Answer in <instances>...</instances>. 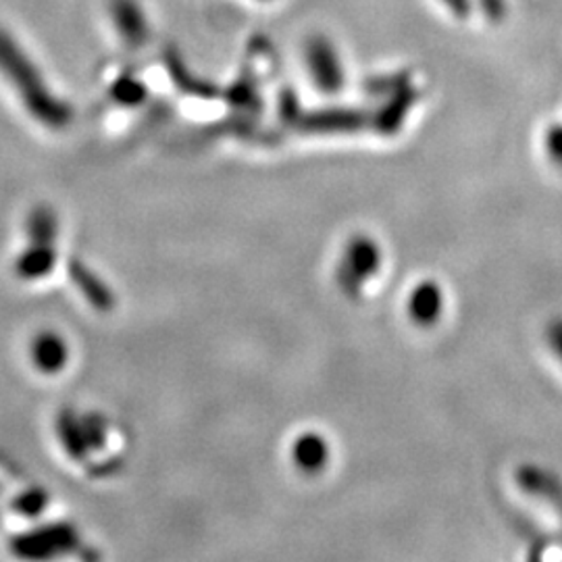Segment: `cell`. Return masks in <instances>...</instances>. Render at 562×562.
Here are the masks:
<instances>
[{
	"label": "cell",
	"mask_w": 562,
	"mask_h": 562,
	"mask_svg": "<svg viewBox=\"0 0 562 562\" xmlns=\"http://www.w3.org/2000/svg\"><path fill=\"white\" fill-rule=\"evenodd\" d=\"M0 71L18 88L21 99L27 104L32 115H36L46 125H55V127H60L69 121L71 117L69 106H65L46 88L36 65L27 59L20 44L2 30H0Z\"/></svg>",
	"instance_id": "1"
},
{
	"label": "cell",
	"mask_w": 562,
	"mask_h": 562,
	"mask_svg": "<svg viewBox=\"0 0 562 562\" xmlns=\"http://www.w3.org/2000/svg\"><path fill=\"white\" fill-rule=\"evenodd\" d=\"M304 53L313 81L323 92H338L344 86V69L336 46L325 36H311Z\"/></svg>",
	"instance_id": "2"
},
{
	"label": "cell",
	"mask_w": 562,
	"mask_h": 562,
	"mask_svg": "<svg viewBox=\"0 0 562 562\" xmlns=\"http://www.w3.org/2000/svg\"><path fill=\"white\" fill-rule=\"evenodd\" d=\"M111 18L115 21L121 38L130 46H140L148 38V23L136 0H113Z\"/></svg>",
	"instance_id": "3"
},
{
	"label": "cell",
	"mask_w": 562,
	"mask_h": 562,
	"mask_svg": "<svg viewBox=\"0 0 562 562\" xmlns=\"http://www.w3.org/2000/svg\"><path fill=\"white\" fill-rule=\"evenodd\" d=\"M32 359L44 373H57L67 361V348L55 334H44L32 346Z\"/></svg>",
	"instance_id": "4"
},
{
	"label": "cell",
	"mask_w": 562,
	"mask_h": 562,
	"mask_svg": "<svg viewBox=\"0 0 562 562\" xmlns=\"http://www.w3.org/2000/svg\"><path fill=\"white\" fill-rule=\"evenodd\" d=\"M71 273L76 278V283L86 292V296L90 301L94 302L97 306H109L111 296H109V292H106V288L102 285L101 281H97L94 276H90L86 269H81L78 265L71 267Z\"/></svg>",
	"instance_id": "5"
},
{
	"label": "cell",
	"mask_w": 562,
	"mask_h": 562,
	"mask_svg": "<svg viewBox=\"0 0 562 562\" xmlns=\"http://www.w3.org/2000/svg\"><path fill=\"white\" fill-rule=\"evenodd\" d=\"M53 267V255L42 246L36 250H30L20 262V271L25 278H38Z\"/></svg>",
	"instance_id": "6"
},
{
	"label": "cell",
	"mask_w": 562,
	"mask_h": 562,
	"mask_svg": "<svg viewBox=\"0 0 562 562\" xmlns=\"http://www.w3.org/2000/svg\"><path fill=\"white\" fill-rule=\"evenodd\" d=\"M32 234H34V238H36V240H50V236L55 234L53 217H50L48 213H36V217H34V225H32Z\"/></svg>",
	"instance_id": "7"
},
{
	"label": "cell",
	"mask_w": 562,
	"mask_h": 562,
	"mask_svg": "<svg viewBox=\"0 0 562 562\" xmlns=\"http://www.w3.org/2000/svg\"><path fill=\"white\" fill-rule=\"evenodd\" d=\"M483 15L492 23H503L506 18V0H480Z\"/></svg>",
	"instance_id": "8"
},
{
	"label": "cell",
	"mask_w": 562,
	"mask_h": 562,
	"mask_svg": "<svg viewBox=\"0 0 562 562\" xmlns=\"http://www.w3.org/2000/svg\"><path fill=\"white\" fill-rule=\"evenodd\" d=\"M442 2L457 20H469L471 9H473L471 0H442Z\"/></svg>",
	"instance_id": "9"
}]
</instances>
